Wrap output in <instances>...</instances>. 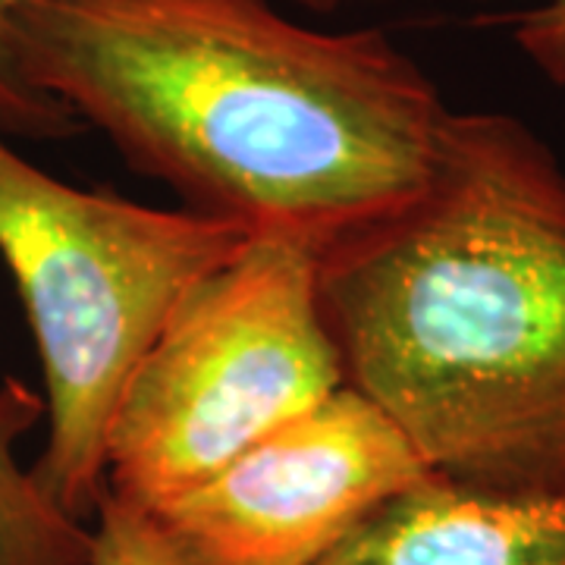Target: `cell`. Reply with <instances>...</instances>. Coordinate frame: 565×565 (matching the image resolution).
<instances>
[{
  "mask_svg": "<svg viewBox=\"0 0 565 565\" xmlns=\"http://www.w3.org/2000/svg\"><path fill=\"white\" fill-rule=\"evenodd\" d=\"M10 39L35 92L189 211L315 255L422 192L449 117L384 29L270 0H32Z\"/></svg>",
  "mask_w": 565,
  "mask_h": 565,
  "instance_id": "obj_1",
  "label": "cell"
},
{
  "mask_svg": "<svg viewBox=\"0 0 565 565\" xmlns=\"http://www.w3.org/2000/svg\"><path fill=\"white\" fill-rule=\"evenodd\" d=\"M345 386L434 475L565 493V170L509 114L449 110L424 189L318 255Z\"/></svg>",
  "mask_w": 565,
  "mask_h": 565,
  "instance_id": "obj_2",
  "label": "cell"
},
{
  "mask_svg": "<svg viewBox=\"0 0 565 565\" xmlns=\"http://www.w3.org/2000/svg\"><path fill=\"white\" fill-rule=\"evenodd\" d=\"M252 236L189 207L85 192L29 163L0 129V258L39 345L47 444L29 471L85 522L107 490V434L141 355L192 286Z\"/></svg>",
  "mask_w": 565,
  "mask_h": 565,
  "instance_id": "obj_3",
  "label": "cell"
},
{
  "mask_svg": "<svg viewBox=\"0 0 565 565\" xmlns=\"http://www.w3.org/2000/svg\"><path fill=\"white\" fill-rule=\"evenodd\" d=\"M340 386L318 255L252 236L185 292L136 364L107 434V493L158 512Z\"/></svg>",
  "mask_w": 565,
  "mask_h": 565,
  "instance_id": "obj_4",
  "label": "cell"
},
{
  "mask_svg": "<svg viewBox=\"0 0 565 565\" xmlns=\"http://www.w3.org/2000/svg\"><path fill=\"white\" fill-rule=\"evenodd\" d=\"M427 475L384 408L340 386L148 515L192 565H318Z\"/></svg>",
  "mask_w": 565,
  "mask_h": 565,
  "instance_id": "obj_5",
  "label": "cell"
},
{
  "mask_svg": "<svg viewBox=\"0 0 565 565\" xmlns=\"http://www.w3.org/2000/svg\"><path fill=\"white\" fill-rule=\"evenodd\" d=\"M318 565H565V493H497L430 471Z\"/></svg>",
  "mask_w": 565,
  "mask_h": 565,
  "instance_id": "obj_6",
  "label": "cell"
},
{
  "mask_svg": "<svg viewBox=\"0 0 565 565\" xmlns=\"http://www.w3.org/2000/svg\"><path fill=\"white\" fill-rule=\"evenodd\" d=\"M44 415V396L25 381L0 384V565H88L92 556V525L61 512L17 459Z\"/></svg>",
  "mask_w": 565,
  "mask_h": 565,
  "instance_id": "obj_7",
  "label": "cell"
},
{
  "mask_svg": "<svg viewBox=\"0 0 565 565\" xmlns=\"http://www.w3.org/2000/svg\"><path fill=\"white\" fill-rule=\"evenodd\" d=\"M32 0H0V129L25 139H63L79 129V120L47 95L35 92L20 73L13 54V17Z\"/></svg>",
  "mask_w": 565,
  "mask_h": 565,
  "instance_id": "obj_8",
  "label": "cell"
},
{
  "mask_svg": "<svg viewBox=\"0 0 565 565\" xmlns=\"http://www.w3.org/2000/svg\"><path fill=\"white\" fill-rule=\"evenodd\" d=\"M88 565H192L161 525L132 503L104 490L92 515V556Z\"/></svg>",
  "mask_w": 565,
  "mask_h": 565,
  "instance_id": "obj_9",
  "label": "cell"
},
{
  "mask_svg": "<svg viewBox=\"0 0 565 565\" xmlns=\"http://www.w3.org/2000/svg\"><path fill=\"white\" fill-rule=\"evenodd\" d=\"M299 7L330 13L345 0H296ZM512 35L534 70L553 85H565V0H541L512 17Z\"/></svg>",
  "mask_w": 565,
  "mask_h": 565,
  "instance_id": "obj_10",
  "label": "cell"
}]
</instances>
